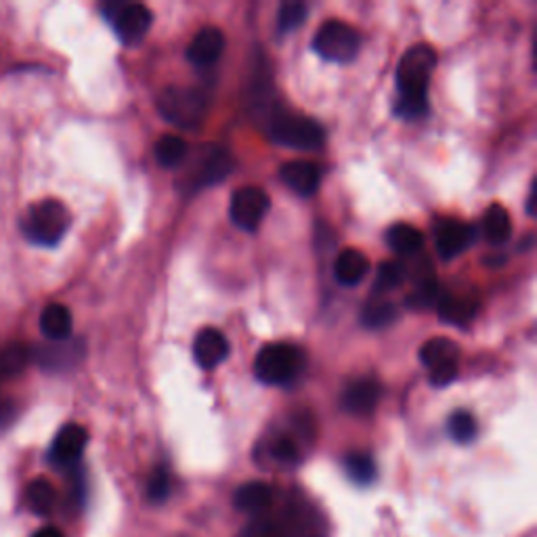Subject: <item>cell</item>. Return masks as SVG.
Here are the masks:
<instances>
[{"mask_svg":"<svg viewBox=\"0 0 537 537\" xmlns=\"http://www.w3.org/2000/svg\"><path fill=\"white\" fill-rule=\"evenodd\" d=\"M72 225V214L59 200H42L32 204L19 219V227L30 244L53 248Z\"/></svg>","mask_w":537,"mask_h":537,"instance_id":"cell-1","label":"cell"},{"mask_svg":"<svg viewBox=\"0 0 537 537\" xmlns=\"http://www.w3.org/2000/svg\"><path fill=\"white\" fill-rule=\"evenodd\" d=\"M437 68V53L428 45H416L407 51L397 68L399 97L428 99V82Z\"/></svg>","mask_w":537,"mask_h":537,"instance_id":"cell-2","label":"cell"},{"mask_svg":"<svg viewBox=\"0 0 537 537\" xmlns=\"http://www.w3.org/2000/svg\"><path fill=\"white\" fill-rule=\"evenodd\" d=\"M303 370V355L288 342H273L261 349L254 359V374L271 386H284L296 380Z\"/></svg>","mask_w":537,"mask_h":537,"instance_id":"cell-3","label":"cell"},{"mask_svg":"<svg viewBox=\"0 0 537 537\" xmlns=\"http://www.w3.org/2000/svg\"><path fill=\"white\" fill-rule=\"evenodd\" d=\"M158 110L170 124L196 128L206 116V97L198 89L168 87L158 97Z\"/></svg>","mask_w":537,"mask_h":537,"instance_id":"cell-4","label":"cell"},{"mask_svg":"<svg viewBox=\"0 0 537 537\" xmlns=\"http://www.w3.org/2000/svg\"><path fill=\"white\" fill-rule=\"evenodd\" d=\"M313 49L319 57L334 63H349L361 49V36L345 21H326L313 38Z\"/></svg>","mask_w":537,"mask_h":537,"instance_id":"cell-5","label":"cell"},{"mask_svg":"<svg viewBox=\"0 0 537 537\" xmlns=\"http://www.w3.org/2000/svg\"><path fill=\"white\" fill-rule=\"evenodd\" d=\"M269 135L275 143L300 149V152H311L324 145V128L303 116L277 114L269 124Z\"/></svg>","mask_w":537,"mask_h":537,"instance_id":"cell-6","label":"cell"},{"mask_svg":"<svg viewBox=\"0 0 537 537\" xmlns=\"http://www.w3.org/2000/svg\"><path fill=\"white\" fill-rule=\"evenodd\" d=\"M269 206H271L269 196L261 187L246 185L233 193L229 206L231 221L240 229L252 233L261 227Z\"/></svg>","mask_w":537,"mask_h":537,"instance_id":"cell-7","label":"cell"},{"mask_svg":"<svg viewBox=\"0 0 537 537\" xmlns=\"http://www.w3.org/2000/svg\"><path fill=\"white\" fill-rule=\"evenodd\" d=\"M105 15L114 21L116 34L126 45L141 40L152 26V11L145 5H112L105 7Z\"/></svg>","mask_w":537,"mask_h":537,"instance_id":"cell-8","label":"cell"},{"mask_svg":"<svg viewBox=\"0 0 537 537\" xmlns=\"http://www.w3.org/2000/svg\"><path fill=\"white\" fill-rule=\"evenodd\" d=\"M472 242H475V227L464 221L447 219L435 227V246L443 259H454Z\"/></svg>","mask_w":537,"mask_h":537,"instance_id":"cell-9","label":"cell"},{"mask_svg":"<svg viewBox=\"0 0 537 537\" xmlns=\"http://www.w3.org/2000/svg\"><path fill=\"white\" fill-rule=\"evenodd\" d=\"M87 441H89L87 428H82L80 424H66L57 433L51 445V451H49L51 462L57 466H70L78 462L84 447H87Z\"/></svg>","mask_w":537,"mask_h":537,"instance_id":"cell-10","label":"cell"},{"mask_svg":"<svg viewBox=\"0 0 537 537\" xmlns=\"http://www.w3.org/2000/svg\"><path fill=\"white\" fill-rule=\"evenodd\" d=\"M229 355V342L225 334L217 328H204L198 332L193 342V359L204 370H212L221 365Z\"/></svg>","mask_w":537,"mask_h":537,"instance_id":"cell-11","label":"cell"},{"mask_svg":"<svg viewBox=\"0 0 537 537\" xmlns=\"http://www.w3.org/2000/svg\"><path fill=\"white\" fill-rule=\"evenodd\" d=\"M382 389L380 382L374 378H359L349 384V389L342 395V405L345 410L357 416H368L376 410V405L380 401Z\"/></svg>","mask_w":537,"mask_h":537,"instance_id":"cell-12","label":"cell"},{"mask_svg":"<svg viewBox=\"0 0 537 537\" xmlns=\"http://www.w3.org/2000/svg\"><path fill=\"white\" fill-rule=\"evenodd\" d=\"M225 51V34L219 28H204L196 34L187 47V59L193 66H212Z\"/></svg>","mask_w":537,"mask_h":537,"instance_id":"cell-13","label":"cell"},{"mask_svg":"<svg viewBox=\"0 0 537 537\" xmlns=\"http://www.w3.org/2000/svg\"><path fill=\"white\" fill-rule=\"evenodd\" d=\"M279 177H282V181L294 193H298V196H313L321 181L319 168L313 162H305V160L286 162L282 170H279Z\"/></svg>","mask_w":537,"mask_h":537,"instance_id":"cell-14","label":"cell"},{"mask_svg":"<svg viewBox=\"0 0 537 537\" xmlns=\"http://www.w3.org/2000/svg\"><path fill=\"white\" fill-rule=\"evenodd\" d=\"M370 261L359 250H342L336 256L334 263V277L340 286H357L361 279L368 275Z\"/></svg>","mask_w":537,"mask_h":537,"instance_id":"cell-15","label":"cell"},{"mask_svg":"<svg viewBox=\"0 0 537 537\" xmlns=\"http://www.w3.org/2000/svg\"><path fill=\"white\" fill-rule=\"evenodd\" d=\"M74 321L68 307L59 303L49 305L40 315V332L53 342H63L72 336Z\"/></svg>","mask_w":537,"mask_h":537,"instance_id":"cell-16","label":"cell"},{"mask_svg":"<svg viewBox=\"0 0 537 537\" xmlns=\"http://www.w3.org/2000/svg\"><path fill=\"white\" fill-rule=\"evenodd\" d=\"M439 315L447 324H468V321L475 317L479 309V300L470 296H456V294H443L437 300Z\"/></svg>","mask_w":537,"mask_h":537,"instance_id":"cell-17","label":"cell"},{"mask_svg":"<svg viewBox=\"0 0 537 537\" xmlns=\"http://www.w3.org/2000/svg\"><path fill=\"white\" fill-rule=\"evenodd\" d=\"M460 349L454 340L449 338H431L426 340L420 349V361L428 370L443 368V365L458 363Z\"/></svg>","mask_w":537,"mask_h":537,"instance_id":"cell-18","label":"cell"},{"mask_svg":"<svg viewBox=\"0 0 537 537\" xmlns=\"http://www.w3.org/2000/svg\"><path fill=\"white\" fill-rule=\"evenodd\" d=\"M483 231L487 242L493 246L508 242L512 235V221L508 210L500 204H491L483 214Z\"/></svg>","mask_w":537,"mask_h":537,"instance_id":"cell-19","label":"cell"},{"mask_svg":"<svg viewBox=\"0 0 537 537\" xmlns=\"http://www.w3.org/2000/svg\"><path fill=\"white\" fill-rule=\"evenodd\" d=\"M386 242H389V246L397 254L410 256V254H416L418 250H422V246H424V233L420 229H416L414 225L397 223L389 231H386Z\"/></svg>","mask_w":537,"mask_h":537,"instance_id":"cell-20","label":"cell"},{"mask_svg":"<svg viewBox=\"0 0 537 537\" xmlns=\"http://www.w3.org/2000/svg\"><path fill=\"white\" fill-rule=\"evenodd\" d=\"M273 491L265 483H246L233 496V504L244 512H261L271 504Z\"/></svg>","mask_w":537,"mask_h":537,"instance_id":"cell-21","label":"cell"},{"mask_svg":"<svg viewBox=\"0 0 537 537\" xmlns=\"http://www.w3.org/2000/svg\"><path fill=\"white\" fill-rule=\"evenodd\" d=\"M57 491L47 479H36L26 489V504L36 514V517H47L55 508Z\"/></svg>","mask_w":537,"mask_h":537,"instance_id":"cell-22","label":"cell"},{"mask_svg":"<svg viewBox=\"0 0 537 537\" xmlns=\"http://www.w3.org/2000/svg\"><path fill=\"white\" fill-rule=\"evenodd\" d=\"M233 168L231 156L225 152V149H214V152L206 158V162L200 166V175H198V185L208 187L223 181Z\"/></svg>","mask_w":537,"mask_h":537,"instance_id":"cell-23","label":"cell"},{"mask_svg":"<svg viewBox=\"0 0 537 537\" xmlns=\"http://www.w3.org/2000/svg\"><path fill=\"white\" fill-rule=\"evenodd\" d=\"M395 319H397V307L389 303V300H372V303L365 305L361 313V324L372 330L391 326Z\"/></svg>","mask_w":537,"mask_h":537,"instance_id":"cell-24","label":"cell"},{"mask_svg":"<svg viewBox=\"0 0 537 537\" xmlns=\"http://www.w3.org/2000/svg\"><path fill=\"white\" fill-rule=\"evenodd\" d=\"M477 420L475 416H472L470 412H464V410H458L449 416L447 420V433L449 437L454 439L456 443H470L475 441L477 437Z\"/></svg>","mask_w":537,"mask_h":537,"instance_id":"cell-25","label":"cell"},{"mask_svg":"<svg viewBox=\"0 0 537 537\" xmlns=\"http://www.w3.org/2000/svg\"><path fill=\"white\" fill-rule=\"evenodd\" d=\"M187 154V143L177 135H166L156 143V158L164 168H175Z\"/></svg>","mask_w":537,"mask_h":537,"instance_id":"cell-26","label":"cell"},{"mask_svg":"<svg viewBox=\"0 0 537 537\" xmlns=\"http://www.w3.org/2000/svg\"><path fill=\"white\" fill-rule=\"evenodd\" d=\"M345 470L351 481L370 485L376 479V462L368 454H349L345 458Z\"/></svg>","mask_w":537,"mask_h":537,"instance_id":"cell-27","label":"cell"},{"mask_svg":"<svg viewBox=\"0 0 537 537\" xmlns=\"http://www.w3.org/2000/svg\"><path fill=\"white\" fill-rule=\"evenodd\" d=\"M305 19H307V5L305 3H296V0H292V3H284L282 9H279V15H277L279 32L288 34V32L300 28L305 24Z\"/></svg>","mask_w":537,"mask_h":537,"instance_id":"cell-28","label":"cell"},{"mask_svg":"<svg viewBox=\"0 0 537 537\" xmlns=\"http://www.w3.org/2000/svg\"><path fill=\"white\" fill-rule=\"evenodd\" d=\"M28 349L24 345H9L0 351V376H15L26 368Z\"/></svg>","mask_w":537,"mask_h":537,"instance_id":"cell-29","label":"cell"},{"mask_svg":"<svg viewBox=\"0 0 537 537\" xmlns=\"http://www.w3.org/2000/svg\"><path fill=\"white\" fill-rule=\"evenodd\" d=\"M403 277H405V267L401 263L397 261L382 263L376 275V282H374V292L382 294V292L395 290L403 282Z\"/></svg>","mask_w":537,"mask_h":537,"instance_id":"cell-30","label":"cell"},{"mask_svg":"<svg viewBox=\"0 0 537 537\" xmlns=\"http://www.w3.org/2000/svg\"><path fill=\"white\" fill-rule=\"evenodd\" d=\"M271 456L275 460H279L282 464H294L298 462L300 454H298V445L290 439V437H282L277 439L273 445H271Z\"/></svg>","mask_w":537,"mask_h":537,"instance_id":"cell-31","label":"cell"},{"mask_svg":"<svg viewBox=\"0 0 537 537\" xmlns=\"http://www.w3.org/2000/svg\"><path fill=\"white\" fill-rule=\"evenodd\" d=\"M168 491H170L168 475H166V472L162 468H158L154 472V475H152V479H149V489H147L149 498H152L154 502H162V500H166Z\"/></svg>","mask_w":537,"mask_h":537,"instance_id":"cell-32","label":"cell"},{"mask_svg":"<svg viewBox=\"0 0 537 537\" xmlns=\"http://www.w3.org/2000/svg\"><path fill=\"white\" fill-rule=\"evenodd\" d=\"M456 376H458V363H454V365H443V368L431 370V384L433 386H439V389H443V386H447L449 382H454Z\"/></svg>","mask_w":537,"mask_h":537,"instance_id":"cell-33","label":"cell"},{"mask_svg":"<svg viewBox=\"0 0 537 537\" xmlns=\"http://www.w3.org/2000/svg\"><path fill=\"white\" fill-rule=\"evenodd\" d=\"M11 418H13V405L11 403L0 405V426H7Z\"/></svg>","mask_w":537,"mask_h":537,"instance_id":"cell-34","label":"cell"},{"mask_svg":"<svg viewBox=\"0 0 537 537\" xmlns=\"http://www.w3.org/2000/svg\"><path fill=\"white\" fill-rule=\"evenodd\" d=\"M32 537H63V533L59 529H55V527H45V529L36 531Z\"/></svg>","mask_w":537,"mask_h":537,"instance_id":"cell-35","label":"cell"}]
</instances>
